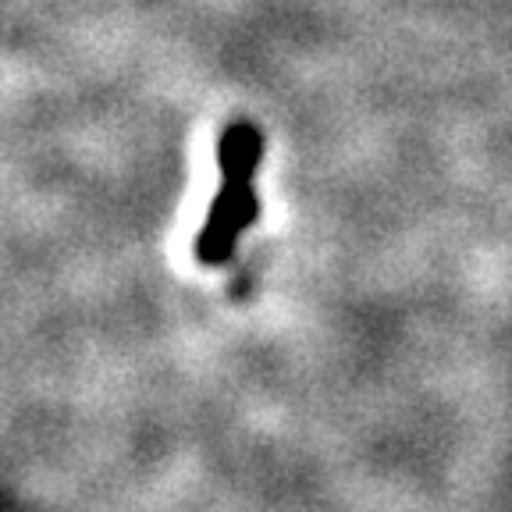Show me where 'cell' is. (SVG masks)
I'll use <instances>...</instances> for the list:
<instances>
[{"label": "cell", "instance_id": "cell-1", "mask_svg": "<svg viewBox=\"0 0 512 512\" xmlns=\"http://www.w3.org/2000/svg\"><path fill=\"white\" fill-rule=\"evenodd\" d=\"M256 217H260V196H256L253 182H221L200 239H196V260L210 267L224 264Z\"/></svg>", "mask_w": 512, "mask_h": 512}, {"label": "cell", "instance_id": "cell-2", "mask_svg": "<svg viewBox=\"0 0 512 512\" xmlns=\"http://www.w3.org/2000/svg\"><path fill=\"white\" fill-rule=\"evenodd\" d=\"M264 160V132L249 121H235L221 132L217 143V168L221 182H253L256 168Z\"/></svg>", "mask_w": 512, "mask_h": 512}]
</instances>
